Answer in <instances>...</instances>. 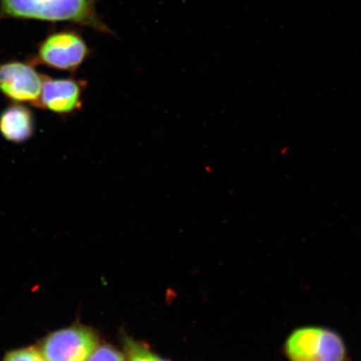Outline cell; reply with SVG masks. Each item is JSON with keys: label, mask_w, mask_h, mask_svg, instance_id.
<instances>
[{"label": "cell", "mask_w": 361, "mask_h": 361, "mask_svg": "<svg viewBox=\"0 0 361 361\" xmlns=\"http://www.w3.org/2000/svg\"><path fill=\"white\" fill-rule=\"evenodd\" d=\"M3 361H47L42 352L34 347L18 349L8 352Z\"/></svg>", "instance_id": "8fae6325"}, {"label": "cell", "mask_w": 361, "mask_h": 361, "mask_svg": "<svg viewBox=\"0 0 361 361\" xmlns=\"http://www.w3.org/2000/svg\"><path fill=\"white\" fill-rule=\"evenodd\" d=\"M0 4L1 13L8 17L72 22L108 31L97 16L94 0H0Z\"/></svg>", "instance_id": "6da1fadb"}, {"label": "cell", "mask_w": 361, "mask_h": 361, "mask_svg": "<svg viewBox=\"0 0 361 361\" xmlns=\"http://www.w3.org/2000/svg\"><path fill=\"white\" fill-rule=\"evenodd\" d=\"M35 130L33 112L24 104L13 103L0 114V134L8 142L21 144L29 141Z\"/></svg>", "instance_id": "8992f818"}, {"label": "cell", "mask_w": 361, "mask_h": 361, "mask_svg": "<svg viewBox=\"0 0 361 361\" xmlns=\"http://www.w3.org/2000/svg\"><path fill=\"white\" fill-rule=\"evenodd\" d=\"M89 56V49L82 37L64 31L48 36L40 44L37 60L45 66L57 71H78Z\"/></svg>", "instance_id": "277c9868"}, {"label": "cell", "mask_w": 361, "mask_h": 361, "mask_svg": "<svg viewBox=\"0 0 361 361\" xmlns=\"http://www.w3.org/2000/svg\"><path fill=\"white\" fill-rule=\"evenodd\" d=\"M44 75L27 62L12 61L0 64V93L13 103L39 108Z\"/></svg>", "instance_id": "3957f363"}, {"label": "cell", "mask_w": 361, "mask_h": 361, "mask_svg": "<svg viewBox=\"0 0 361 361\" xmlns=\"http://www.w3.org/2000/svg\"><path fill=\"white\" fill-rule=\"evenodd\" d=\"M346 348L344 341L336 332L324 329L322 351L318 361H345Z\"/></svg>", "instance_id": "ba28073f"}, {"label": "cell", "mask_w": 361, "mask_h": 361, "mask_svg": "<svg viewBox=\"0 0 361 361\" xmlns=\"http://www.w3.org/2000/svg\"><path fill=\"white\" fill-rule=\"evenodd\" d=\"M126 361H170L152 351L147 345L123 335L121 337Z\"/></svg>", "instance_id": "9c48e42d"}, {"label": "cell", "mask_w": 361, "mask_h": 361, "mask_svg": "<svg viewBox=\"0 0 361 361\" xmlns=\"http://www.w3.org/2000/svg\"><path fill=\"white\" fill-rule=\"evenodd\" d=\"M98 345L99 337L92 329L75 324L49 334L39 351L47 361H87Z\"/></svg>", "instance_id": "7a4b0ae2"}, {"label": "cell", "mask_w": 361, "mask_h": 361, "mask_svg": "<svg viewBox=\"0 0 361 361\" xmlns=\"http://www.w3.org/2000/svg\"><path fill=\"white\" fill-rule=\"evenodd\" d=\"M324 329L305 327L293 331L284 345L290 361H318L322 351Z\"/></svg>", "instance_id": "52a82bcc"}, {"label": "cell", "mask_w": 361, "mask_h": 361, "mask_svg": "<svg viewBox=\"0 0 361 361\" xmlns=\"http://www.w3.org/2000/svg\"><path fill=\"white\" fill-rule=\"evenodd\" d=\"M87 361H126L124 353L111 345H98Z\"/></svg>", "instance_id": "30bf717a"}, {"label": "cell", "mask_w": 361, "mask_h": 361, "mask_svg": "<svg viewBox=\"0 0 361 361\" xmlns=\"http://www.w3.org/2000/svg\"><path fill=\"white\" fill-rule=\"evenodd\" d=\"M85 84L74 78H51L44 75L39 108L67 116L81 109Z\"/></svg>", "instance_id": "5b68a950"}]
</instances>
